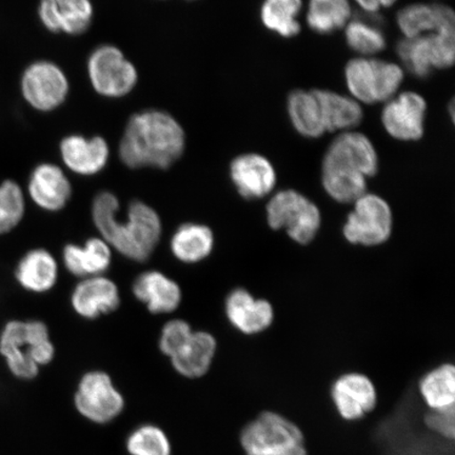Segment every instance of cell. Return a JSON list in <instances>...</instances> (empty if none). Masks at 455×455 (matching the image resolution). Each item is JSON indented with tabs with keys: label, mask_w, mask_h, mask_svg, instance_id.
Listing matches in <instances>:
<instances>
[{
	"label": "cell",
	"mask_w": 455,
	"mask_h": 455,
	"mask_svg": "<svg viewBox=\"0 0 455 455\" xmlns=\"http://www.w3.org/2000/svg\"><path fill=\"white\" fill-rule=\"evenodd\" d=\"M26 201L24 191L13 180L0 185V235L15 229L24 219Z\"/></svg>",
	"instance_id": "836d02e7"
},
{
	"label": "cell",
	"mask_w": 455,
	"mask_h": 455,
	"mask_svg": "<svg viewBox=\"0 0 455 455\" xmlns=\"http://www.w3.org/2000/svg\"><path fill=\"white\" fill-rule=\"evenodd\" d=\"M127 449L131 455H171L168 436L153 425L135 429L128 437Z\"/></svg>",
	"instance_id": "e575fe53"
},
{
	"label": "cell",
	"mask_w": 455,
	"mask_h": 455,
	"mask_svg": "<svg viewBox=\"0 0 455 455\" xmlns=\"http://www.w3.org/2000/svg\"><path fill=\"white\" fill-rule=\"evenodd\" d=\"M240 442L244 455H308L299 427L272 411L259 413L244 426Z\"/></svg>",
	"instance_id": "5b68a950"
},
{
	"label": "cell",
	"mask_w": 455,
	"mask_h": 455,
	"mask_svg": "<svg viewBox=\"0 0 455 455\" xmlns=\"http://www.w3.org/2000/svg\"><path fill=\"white\" fill-rule=\"evenodd\" d=\"M38 15L50 32L81 36L92 24L93 4L91 0H41Z\"/></svg>",
	"instance_id": "ac0fdd59"
},
{
	"label": "cell",
	"mask_w": 455,
	"mask_h": 455,
	"mask_svg": "<svg viewBox=\"0 0 455 455\" xmlns=\"http://www.w3.org/2000/svg\"><path fill=\"white\" fill-rule=\"evenodd\" d=\"M321 108L326 132H348L360 126L363 110L360 102L331 90H313Z\"/></svg>",
	"instance_id": "d4e9b609"
},
{
	"label": "cell",
	"mask_w": 455,
	"mask_h": 455,
	"mask_svg": "<svg viewBox=\"0 0 455 455\" xmlns=\"http://www.w3.org/2000/svg\"><path fill=\"white\" fill-rule=\"evenodd\" d=\"M190 323L180 318L169 321L162 329L159 337V349L168 357L172 356L185 341L189 339L192 332Z\"/></svg>",
	"instance_id": "d590c367"
},
{
	"label": "cell",
	"mask_w": 455,
	"mask_h": 455,
	"mask_svg": "<svg viewBox=\"0 0 455 455\" xmlns=\"http://www.w3.org/2000/svg\"><path fill=\"white\" fill-rule=\"evenodd\" d=\"M186 134L169 113L148 110L130 118L119 157L131 169H169L184 155Z\"/></svg>",
	"instance_id": "7a4b0ae2"
},
{
	"label": "cell",
	"mask_w": 455,
	"mask_h": 455,
	"mask_svg": "<svg viewBox=\"0 0 455 455\" xmlns=\"http://www.w3.org/2000/svg\"><path fill=\"white\" fill-rule=\"evenodd\" d=\"M28 192L37 207L44 212H59L70 202L72 185L59 166L42 164L33 170Z\"/></svg>",
	"instance_id": "d6986e66"
},
{
	"label": "cell",
	"mask_w": 455,
	"mask_h": 455,
	"mask_svg": "<svg viewBox=\"0 0 455 455\" xmlns=\"http://www.w3.org/2000/svg\"><path fill=\"white\" fill-rule=\"evenodd\" d=\"M354 17L350 0H309L306 21L310 30L320 36H330Z\"/></svg>",
	"instance_id": "1f68e13d"
},
{
	"label": "cell",
	"mask_w": 455,
	"mask_h": 455,
	"mask_svg": "<svg viewBox=\"0 0 455 455\" xmlns=\"http://www.w3.org/2000/svg\"><path fill=\"white\" fill-rule=\"evenodd\" d=\"M230 179L238 195L246 199H260L271 195L277 183L275 166L259 153H243L230 164Z\"/></svg>",
	"instance_id": "5bb4252c"
},
{
	"label": "cell",
	"mask_w": 455,
	"mask_h": 455,
	"mask_svg": "<svg viewBox=\"0 0 455 455\" xmlns=\"http://www.w3.org/2000/svg\"><path fill=\"white\" fill-rule=\"evenodd\" d=\"M119 201L109 191L93 199L92 220L100 237L124 258L144 263L156 251L163 235L161 216L140 201L130 204L126 220L119 219Z\"/></svg>",
	"instance_id": "6da1fadb"
},
{
	"label": "cell",
	"mask_w": 455,
	"mask_h": 455,
	"mask_svg": "<svg viewBox=\"0 0 455 455\" xmlns=\"http://www.w3.org/2000/svg\"><path fill=\"white\" fill-rule=\"evenodd\" d=\"M88 74L96 92L110 99L129 94L139 79L132 62L121 50L110 44L100 45L90 55Z\"/></svg>",
	"instance_id": "9c48e42d"
},
{
	"label": "cell",
	"mask_w": 455,
	"mask_h": 455,
	"mask_svg": "<svg viewBox=\"0 0 455 455\" xmlns=\"http://www.w3.org/2000/svg\"><path fill=\"white\" fill-rule=\"evenodd\" d=\"M394 229V214L388 202L366 192L354 203L347 216L343 235L347 242L360 246H380L389 240Z\"/></svg>",
	"instance_id": "52a82bcc"
},
{
	"label": "cell",
	"mask_w": 455,
	"mask_h": 455,
	"mask_svg": "<svg viewBox=\"0 0 455 455\" xmlns=\"http://www.w3.org/2000/svg\"><path fill=\"white\" fill-rule=\"evenodd\" d=\"M225 312L231 325L247 335L264 332L275 321V309L270 301L256 299L243 288L228 294Z\"/></svg>",
	"instance_id": "e0dca14e"
},
{
	"label": "cell",
	"mask_w": 455,
	"mask_h": 455,
	"mask_svg": "<svg viewBox=\"0 0 455 455\" xmlns=\"http://www.w3.org/2000/svg\"><path fill=\"white\" fill-rule=\"evenodd\" d=\"M113 249L104 238H89L84 244L68 243L62 263L72 275L81 278L104 275L112 264Z\"/></svg>",
	"instance_id": "603a6c76"
},
{
	"label": "cell",
	"mask_w": 455,
	"mask_h": 455,
	"mask_svg": "<svg viewBox=\"0 0 455 455\" xmlns=\"http://www.w3.org/2000/svg\"><path fill=\"white\" fill-rule=\"evenodd\" d=\"M363 13L379 14L380 9L390 8L397 0H355Z\"/></svg>",
	"instance_id": "74e56055"
},
{
	"label": "cell",
	"mask_w": 455,
	"mask_h": 455,
	"mask_svg": "<svg viewBox=\"0 0 455 455\" xmlns=\"http://www.w3.org/2000/svg\"><path fill=\"white\" fill-rule=\"evenodd\" d=\"M367 178L348 164L323 156L322 184L327 195L340 204H354L367 192Z\"/></svg>",
	"instance_id": "484cf974"
},
{
	"label": "cell",
	"mask_w": 455,
	"mask_h": 455,
	"mask_svg": "<svg viewBox=\"0 0 455 455\" xmlns=\"http://www.w3.org/2000/svg\"><path fill=\"white\" fill-rule=\"evenodd\" d=\"M213 231L206 225L187 223L175 230L170 241L174 258L184 264H197L209 258L214 248Z\"/></svg>",
	"instance_id": "83f0119b"
},
{
	"label": "cell",
	"mask_w": 455,
	"mask_h": 455,
	"mask_svg": "<svg viewBox=\"0 0 455 455\" xmlns=\"http://www.w3.org/2000/svg\"><path fill=\"white\" fill-rule=\"evenodd\" d=\"M454 406L442 411H429L423 415V423L427 430L432 432L441 439L454 440Z\"/></svg>",
	"instance_id": "8d00e7d4"
},
{
	"label": "cell",
	"mask_w": 455,
	"mask_h": 455,
	"mask_svg": "<svg viewBox=\"0 0 455 455\" xmlns=\"http://www.w3.org/2000/svg\"><path fill=\"white\" fill-rule=\"evenodd\" d=\"M74 400L78 412L98 424L110 423L124 407L121 392L114 386L110 375L102 371L85 373L78 384Z\"/></svg>",
	"instance_id": "30bf717a"
},
{
	"label": "cell",
	"mask_w": 455,
	"mask_h": 455,
	"mask_svg": "<svg viewBox=\"0 0 455 455\" xmlns=\"http://www.w3.org/2000/svg\"><path fill=\"white\" fill-rule=\"evenodd\" d=\"M218 341L212 333L193 331L189 339L169 357L176 372L185 378L204 377L212 368Z\"/></svg>",
	"instance_id": "cb8c5ba5"
},
{
	"label": "cell",
	"mask_w": 455,
	"mask_h": 455,
	"mask_svg": "<svg viewBox=\"0 0 455 455\" xmlns=\"http://www.w3.org/2000/svg\"><path fill=\"white\" fill-rule=\"evenodd\" d=\"M0 355L14 377L33 379L37 377L39 367L53 361L55 347L44 323L12 321L0 334Z\"/></svg>",
	"instance_id": "3957f363"
},
{
	"label": "cell",
	"mask_w": 455,
	"mask_h": 455,
	"mask_svg": "<svg viewBox=\"0 0 455 455\" xmlns=\"http://www.w3.org/2000/svg\"><path fill=\"white\" fill-rule=\"evenodd\" d=\"M121 301L117 284L105 275L82 278L71 294L74 312L85 320L109 315L118 308Z\"/></svg>",
	"instance_id": "9a60e30c"
},
{
	"label": "cell",
	"mask_w": 455,
	"mask_h": 455,
	"mask_svg": "<svg viewBox=\"0 0 455 455\" xmlns=\"http://www.w3.org/2000/svg\"><path fill=\"white\" fill-rule=\"evenodd\" d=\"M405 79L403 67L375 57L358 56L347 62L345 82L351 98L360 104L387 102L400 91Z\"/></svg>",
	"instance_id": "277c9868"
},
{
	"label": "cell",
	"mask_w": 455,
	"mask_h": 455,
	"mask_svg": "<svg viewBox=\"0 0 455 455\" xmlns=\"http://www.w3.org/2000/svg\"><path fill=\"white\" fill-rule=\"evenodd\" d=\"M419 391L429 411H442L454 406L455 368L452 363H443L419 380Z\"/></svg>",
	"instance_id": "4dcf8cb0"
},
{
	"label": "cell",
	"mask_w": 455,
	"mask_h": 455,
	"mask_svg": "<svg viewBox=\"0 0 455 455\" xmlns=\"http://www.w3.org/2000/svg\"><path fill=\"white\" fill-rule=\"evenodd\" d=\"M303 0H264L260 20L267 30L283 38L298 36L301 30L299 20Z\"/></svg>",
	"instance_id": "d6a6232c"
},
{
	"label": "cell",
	"mask_w": 455,
	"mask_h": 455,
	"mask_svg": "<svg viewBox=\"0 0 455 455\" xmlns=\"http://www.w3.org/2000/svg\"><path fill=\"white\" fill-rule=\"evenodd\" d=\"M427 101L414 91H403L385 102L380 122L392 139L418 141L425 133Z\"/></svg>",
	"instance_id": "7c38bea8"
},
{
	"label": "cell",
	"mask_w": 455,
	"mask_h": 455,
	"mask_svg": "<svg viewBox=\"0 0 455 455\" xmlns=\"http://www.w3.org/2000/svg\"><path fill=\"white\" fill-rule=\"evenodd\" d=\"M132 291L153 315H168L178 309L183 299L180 284L157 270L146 271L136 277Z\"/></svg>",
	"instance_id": "44dd1931"
},
{
	"label": "cell",
	"mask_w": 455,
	"mask_h": 455,
	"mask_svg": "<svg viewBox=\"0 0 455 455\" xmlns=\"http://www.w3.org/2000/svg\"><path fill=\"white\" fill-rule=\"evenodd\" d=\"M290 122L297 132L306 139H320L326 133L320 105L313 90L297 89L287 98Z\"/></svg>",
	"instance_id": "f1b7e54d"
},
{
	"label": "cell",
	"mask_w": 455,
	"mask_h": 455,
	"mask_svg": "<svg viewBox=\"0 0 455 455\" xmlns=\"http://www.w3.org/2000/svg\"><path fill=\"white\" fill-rule=\"evenodd\" d=\"M352 17L345 27V39L348 47L360 56L372 57L386 48L387 39L379 25L378 14Z\"/></svg>",
	"instance_id": "f546056e"
},
{
	"label": "cell",
	"mask_w": 455,
	"mask_h": 455,
	"mask_svg": "<svg viewBox=\"0 0 455 455\" xmlns=\"http://www.w3.org/2000/svg\"><path fill=\"white\" fill-rule=\"evenodd\" d=\"M21 92L34 109L49 112L66 100L69 82L64 71L53 62L36 61L22 76Z\"/></svg>",
	"instance_id": "8fae6325"
},
{
	"label": "cell",
	"mask_w": 455,
	"mask_h": 455,
	"mask_svg": "<svg viewBox=\"0 0 455 455\" xmlns=\"http://www.w3.org/2000/svg\"><path fill=\"white\" fill-rule=\"evenodd\" d=\"M15 275L27 291L45 293L52 290L59 281V263L48 250L34 249L20 260Z\"/></svg>",
	"instance_id": "4316f807"
},
{
	"label": "cell",
	"mask_w": 455,
	"mask_h": 455,
	"mask_svg": "<svg viewBox=\"0 0 455 455\" xmlns=\"http://www.w3.org/2000/svg\"><path fill=\"white\" fill-rule=\"evenodd\" d=\"M396 24L403 38L434 33H455V14L446 4L417 3L398 11Z\"/></svg>",
	"instance_id": "2e32d148"
},
{
	"label": "cell",
	"mask_w": 455,
	"mask_h": 455,
	"mask_svg": "<svg viewBox=\"0 0 455 455\" xmlns=\"http://www.w3.org/2000/svg\"><path fill=\"white\" fill-rule=\"evenodd\" d=\"M325 156L348 164L367 179L379 172V158L373 142L366 134L355 130L339 133L329 145Z\"/></svg>",
	"instance_id": "7402d4cb"
},
{
	"label": "cell",
	"mask_w": 455,
	"mask_h": 455,
	"mask_svg": "<svg viewBox=\"0 0 455 455\" xmlns=\"http://www.w3.org/2000/svg\"><path fill=\"white\" fill-rule=\"evenodd\" d=\"M267 221L273 230H284L299 244L315 240L322 226V213L315 203L297 190L275 193L266 207Z\"/></svg>",
	"instance_id": "8992f818"
},
{
	"label": "cell",
	"mask_w": 455,
	"mask_h": 455,
	"mask_svg": "<svg viewBox=\"0 0 455 455\" xmlns=\"http://www.w3.org/2000/svg\"><path fill=\"white\" fill-rule=\"evenodd\" d=\"M403 68L418 78L435 70L449 69L455 60V33H434L415 38H403L396 45Z\"/></svg>",
	"instance_id": "ba28073f"
},
{
	"label": "cell",
	"mask_w": 455,
	"mask_h": 455,
	"mask_svg": "<svg viewBox=\"0 0 455 455\" xmlns=\"http://www.w3.org/2000/svg\"><path fill=\"white\" fill-rule=\"evenodd\" d=\"M335 411L346 422L365 419L378 406V390L372 379L360 372L341 374L331 387Z\"/></svg>",
	"instance_id": "4fadbf2b"
},
{
	"label": "cell",
	"mask_w": 455,
	"mask_h": 455,
	"mask_svg": "<svg viewBox=\"0 0 455 455\" xmlns=\"http://www.w3.org/2000/svg\"><path fill=\"white\" fill-rule=\"evenodd\" d=\"M60 156L73 173L92 176L106 168L110 149L101 136L87 139L82 135H70L60 142Z\"/></svg>",
	"instance_id": "ffe728a7"
}]
</instances>
